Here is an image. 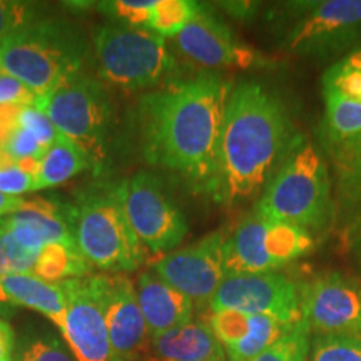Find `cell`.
Instances as JSON below:
<instances>
[{
  "label": "cell",
  "instance_id": "d6986e66",
  "mask_svg": "<svg viewBox=\"0 0 361 361\" xmlns=\"http://www.w3.org/2000/svg\"><path fill=\"white\" fill-rule=\"evenodd\" d=\"M226 351L204 323H188L151 338L142 361H224Z\"/></svg>",
  "mask_w": 361,
  "mask_h": 361
},
{
  "label": "cell",
  "instance_id": "7402d4cb",
  "mask_svg": "<svg viewBox=\"0 0 361 361\" xmlns=\"http://www.w3.org/2000/svg\"><path fill=\"white\" fill-rule=\"evenodd\" d=\"M90 164L92 162L87 152L78 142L59 133L57 139L45 151L40 161L37 176H35V192L64 184L66 180L87 169Z\"/></svg>",
  "mask_w": 361,
  "mask_h": 361
},
{
  "label": "cell",
  "instance_id": "8992f818",
  "mask_svg": "<svg viewBox=\"0 0 361 361\" xmlns=\"http://www.w3.org/2000/svg\"><path fill=\"white\" fill-rule=\"evenodd\" d=\"M69 224L85 261L97 269L130 273L142 264L146 250L130 228L116 186L94 188L69 206Z\"/></svg>",
  "mask_w": 361,
  "mask_h": 361
},
{
  "label": "cell",
  "instance_id": "6da1fadb",
  "mask_svg": "<svg viewBox=\"0 0 361 361\" xmlns=\"http://www.w3.org/2000/svg\"><path fill=\"white\" fill-rule=\"evenodd\" d=\"M231 90V80L224 75L202 72L142 96L137 128L144 159L206 192L216 169Z\"/></svg>",
  "mask_w": 361,
  "mask_h": 361
},
{
  "label": "cell",
  "instance_id": "9a60e30c",
  "mask_svg": "<svg viewBox=\"0 0 361 361\" xmlns=\"http://www.w3.org/2000/svg\"><path fill=\"white\" fill-rule=\"evenodd\" d=\"M226 234H207L183 250L168 252L152 266V273L186 295L194 306H209L228 274L224 252Z\"/></svg>",
  "mask_w": 361,
  "mask_h": 361
},
{
  "label": "cell",
  "instance_id": "60d3db41",
  "mask_svg": "<svg viewBox=\"0 0 361 361\" xmlns=\"http://www.w3.org/2000/svg\"><path fill=\"white\" fill-rule=\"evenodd\" d=\"M16 335L11 324L0 319V361H13Z\"/></svg>",
  "mask_w": 361,
  "mask_h": 361
},
{
  "label": "cell",
  "instance_id": "e0dca14e",
  "mask_svg": "<svg viewBox=\"0 0 361 361\" xmlns=\"http://www.w3.org/2000/svg\"><path fill=\"white\" fill-rule=\"evenodd\" d=\"M106 322L114 361H137L146 355L149 331L135 286L126 274L107 276Z\"/></svg>",
  "mask_w": 361,
  "mask_h": 361
},
{
  "label": "cell",
  "instance_id": "9c48e42d",
  "mask_svg": "<svg viewBox=\"0 0 361 361\" xmlns=\"http://www.w3.org/2000/svg\"><path fill=\"white\" fill-rule=\"evenodd\" d=\"M42 111L59 133L78 142L87 152L90 162L106 157L112 102L101 80L80 72L59 85L45 99Z\"/></svg>",
  "mask_w": 361,
  "mask_h": 361
},
{
  "label": "cell",
  "instance_id": "7bdbcfd3",
  "mask_svg": "<svg viewBox=\"0 0 361 361\" xmlns=\"http://www.w3.org/2000/svg\"><path fill=\"white\" fill-rule=\"evenodd\" d=\"M224 361H228V360H224Z\"/></svg>",
  "mask_w": 361,
  "mask_h": 361
},
{
  "label": "cell",
  "instance_id": "7a4b0ae2",
  "mask_svg": "<svg viewBox=\"0 0 361 361\" xmlns=\"http://www.w3.org/2000/svg\"><path fill=\"white\" fill-rule=\"evenodd\" d=\"M298 137L283 99L259 80H241L229 94L206 194L223 206L255 197Z\"/></svg>",
  "mask_w": 361,
  "mask_h": 361
},
{
  "label": "cell",
  "instance_id": "d4e9b609",
  "mask_svg": "<svg viewBox=\"0 0 361 361\" xmlns=\"http://www.w3.org/2000/svg\"><path fill=\"white\" fill-rule=\"evenodd\" d=\"M293 324H283L268 316H251V331L245 341L224 350L228 361H250L274 345L290 331Z\"/></svg>",
  "mask_w": 361,
  "mask_h": 361
},
{
  "label": "cell",
  "instance_id": "d590c367",
  "mask_svg": "<svg viewBox=\"0 0 361 361\" xmlns=\"http://www.w3.org/2000/svg\"><path fill=\"white\" fill-rule=\"evenodd\" d=\"M4 149L16 159V162L24 159L40 161L44 157L45 151H47V149L40 146L37 139H35L29 130L22 129L20 126L13 130V134L11 135V139H8Z\"/></svg>",
  "mask_w": 361,
  "mask_h": 361
},
{
  "label": "cell",
  "instance_id": "8d00e7d4",
  "mask_svg": "<svg viewBox=\"0 0 361 361\" xmlns=\"http://www.w3.org/2000/svg\"><path fill=\"white\" fill-rule=\"evenodd\" d=\"M0 192L12 197H20V194L35 192V178L17 166H7L0 169Z\"/></svg>",
  "mask_w": 361,
  "mask_h": 361
},
{
  "label": "cell",
  "instance_id": "4dcf8cb0",
  "mask_svg": "<svg viewBox=\"0 0 361 361\" xmlns=\"http://www.w3.org/2000/svg\"><path fill=\"white\" fill-rule=\"evenodd\" d=\"M154 4L156 0H112L99 2L97 8L121 25L146 27Z\"/></svg>",
  "mask_w": 361,
  "mask_h": 361
},
{
  "label": "cell",
  "instance_id": "603a6c76",
  "mask_svg": "<svg viewBox=\"0 0 361 361\" xmlns=\"http://www.w3.org/2000/svg\"><path fill=\"white\" fill-rule=\"evenodd\" d=\"M92 273L78 246L45 245L40 251L32 274L47 283H62L66 279L84 278Z\"/></svg>",
  "mask_w": 361,
  "mask_h": 361
},
{
  "label": "cell",
  "instance_id": "7c38bea8",
  "mask_svg": "<svg viewBox=\"0 0 361 361\" xmlns=\"http://www.w3.org/2000/svg\"><path fill=\"white\" fill-rule=\"evenodd\" d=\"M107 276L89 274L61 283L66 295L62 336L75 361H114L106 322Z\"/></svg>",
  "mask_w": 361,
  "mask_h": 361
},
{
  "label": "cell",
  "instance_id": "f35d334b",
  "mask_svg": "<svg viewBox=\"0 0 361 361\" xmlns=\"http://www.w3.org/2000/svg\"><path fill=\"white\" fill-rule=\"evenodd\" d=\"M20 106H0V147L7 144L13 130L19 128Z\"/></svg>",
  "mask_w": 361,
  "mask_h": 361
},
{
  "label": "cell",
  "instance_id": "5bb4252c",
  "mask_svg": "<svg viewBox=\"0 0 361 361\" xmlns=\"http://www.w3.org/2000/svg\"><path fill=\"white\" fill-rule=\"evenodd\" d=\"M176 51L202 69H251L269 62L238 39L213 7L200 4L196 16L174 37Z\"/></svg>",
  "mask_w": 361,
  "mask_h": 361
},
{
  "label": "cell",
  "instance_id": "f1b7e54d",
  "mask_svg": "<svg viewBox=\"0 0 361 361\" xmlns=\"http://www.w3.org/2000/svg\"><path fill=\"white\" fill-rule=\"evenodd\" d=\"M40 252L29 250L6 226H0V278L32 273Z\"/></svg>",
  "mask_w": 361,
  "mask_h": 361
},
{
  "label": "cell",
  "instance_id": "74e56055",
  "mask_svg": "<svg viewBox=\"0 0 361 361\" xmlns=\"http://www.w3.org/2000/svg\"><path fill=\"white\" fill-rule=\"evenodd\" d=\"M345 245L351 261H353L361 273V206L358 209H355L353 218L350 219V224L346 226Z\"/></svg>",
  "mask_w": 361,
  "mask_h": 361
},
{
  "label": "cell",
  "instance_id": "52a82bcc",
  "mask_svg": "<svg viewBox=\"0 0 361 361\" xmlns=\"http://www.w3.org/2000/svg\"><path fill=\"white\" fill-rule=\"evenodd\" d=\"M94 56L99 75L130 92L154 87L176 74V61L166 39L146 27H97Z\"/></svg>",
  "mask_w": 361,
  "mask_h": 361
},
{
  "label": "cell",
  "instance_id": "44dd1931",
  "mask_svg": "<svg viewBox=\"0 0 361 361\" xmlns=\"http://www.w3.org/2000/svg\"><path fill=\"white\" fill-rule=\"evenodd\" d=\"M7 223L29 226L40 234L45 245L78 246L69 224V207L59 206L47 200H32L24 202L17 213L0 218Z\"/></svg>",
  "mask_w": 361,
  "mask_h": 361
},
{
  "label": "cell",
  "instance_id": "d6a6232c",
  "mask_svg": "<svg viewBox=\"0 0 361 361\" xmlns=\"http://www.w3.org/2000/svg\"><path fill=\"white\" fill-rule=\"evenodd\" d=\"M39 12L37 4L0 0V40L19 27L39 19Z\"/></svg>",
  "mask_w": 361,
  "mask_h": 361
},
{
  "label": "cell",
  "instance_id": "b9f144b4",
  "mask_svg": "<svg viewBox=\"0 0 361 361\" xmlns=\"http://www.w3.org/2000/svg\"><path fill=\"white\" fill-rule=\"evenodd\" d=\"M24 202L25 200H22V197H12L0 192V218H6L8 214L17 213L24 206Z\"/></svg>",
  "mask_w": 361,
  "mask_h": 361
},
{
  "label": "cell",
  "instance_id": "f546056e",
  "mask_svg": "<svg viewBox=\"0 0 361 361\" xmlns=\"http://www.w3.org/2000/svg\"><path fill=\"white\" fill-rule=\"evenodd\" d=\"M209 323L213 335L224 350L233 348L245 341L251 331V314L238 313V311H211Z\"/></svg>",
  "mask_w": 361,
  "mask_h": 361
},
{
  "label": "cell",
  "instance_id": "ab89813d",
  "mask_svg": "<svg viewBox=\"0 0 361 361\" xmlns=\"http://www.w3.org/2000/svg\"><path fill=\"white\" fill-rule=\"evenodd\" d=\"M216 6L236 20H251L258 16L264 4L261 2H218Z\"/></svg>",
  "mask_w": 361,
  "mask_h": 361
},
{
  "label": "cell",
  "instance_id": "277c9868",
  "mask_svg": "<svg viewBox=\"0 0 361 361\" xmlns=\"http://www.w3.org/2000/svg\"><path fill=\"white\" fill-rule=\"evenodd\" d=\"M273 47L295 57L326 61L361 47V0H290L266 7Z\"/></svg>",
  "mask_w": 361,
  "mask_h": 361
},
{
  "label": "cell",
  "instance_id": "ac0fdd59",
  "mask_svg": "<svg viewBox=\"0 0 361 361\" xmlns=\"http://www.w3.org/2000/svg\"><path fill=\"white\" fill-rule=\"evenodd\" d=\"M135 295L151 338L192 322V301L152 271H146L137 278Z\"/></svg>",
  "mask_w": 361,
  "mask_h": 361
},
{
  "label": "cell",
  "instance_id": "30bf717a",
  "mask_svg": "<svg viewBox=\"0 0 361 361\" xmlns=\"http://www.w3.org/2000/svg\"><path fill=\"white\" fill-rule=\"evenodd\" d=\"M116 194L135 236L152 255H168L184 241L186 216L156 174L139 171L116 184Z\"/></svg>",
  "mask_w": 361,
  "mask_h": 361
},
{
  "label": "cell",
  "instance_id": "4fadbf2b",
  "mask_svg": "<svg viewBox=\"0 0 361 361\" xmlns=\"http://www.w3.org/2000/svg\"><path fill=\"white\" fill-rule=\"evenodd\" d=\"M319 144L331 156L361 135V47L338 59L322 78Z\"/></svg>",
  "mask_w": 361,
  "mask_h": 361
},
{
  "label": "cell",
  "instance_id": "ba28073f",
  "mask_svg": "<svg viewBox=\"0 0 361 361\" xmlns=\"http://www.w3.org/2000/svg\"><path fill=\"white\" fill-rule=\"evenodd\" d=\"M313 246V233L251 211L226 234V271L271 273L303 258Z\"/></svg>",
  "mask_w": 361,
  "mask_h": 361
},
{
  "label": "cell",
  "instance_id": "83f0119b",
  "mask_svg": "<svg viewBox=\"0 0 361 361\" xmlns=\"http://www.w3.org/2000/svg\"><path fill=\"white\" fill-rule=\"evenodd\" d=\"M308 361H361V336L318 335L313 336Z\"/></svg>",
  "mask_w": 361,
  "mask_h": 361
},
{
  "label": "cell",
  "instance_id": "4316f807",
  "mask_svg": "<svg viewBox=\"0 0 361 361\" xmlns=\"http://www.w3.org/2000/svg\"><path fill=\"white\" fill-rule=\"evenodd\" d=\"M310 335V329L303 322L293 324L286 335L250 361H308L311 346Z\"/></svg>",
  "mask_w": 361,
  "mask_h": 361
},
{
  "label": "cell",
  "instance_id": "e575fe53",
  "mask_svg": "<svg viewBox=\"0 0 361 361\" xmlns=\"http://www.w3.org/2000/svg\"><path fill=\"white\" fill-rule=\"evenodd\" d=\"M40 97L32 92L24 82L0 71V106L37 107L40 109Z\"/></svg>",
  "mask_w": 361,
  "mask_h": 361
},
{
  "label": "cell",
  "instance_id": "1f68e13d",
  "mask_svg": "<svg viewBox=\"0 0 361 361\" xmlns=\"http://www.w3.org/2000/svg\"><path fill=\"white\" fill-rule=\"evenodd\" d=\"M20 361H74L64 345L51 335H39L22 341Z\"/></svg>",
  "mask_w": 361,
  "mask_h": 361
},
{
  "label": "cell",
  "instance_id": "ffe728a7",
  "mask_svg": "<svg viewBox=\"0 0 361 361\" xmlns=\"http://www.w3.org/2000/svg\"><path fill=\"white\" fill-rule=\"evenodd\" d=\"M0 303L37 311L64 331L67 305L61 283H47L32 273L7 274L0 278Z\"/></svg>",
  "mask_w": 361,
  "mask_h": 361
},
{
  "label": "cell",
  "instance_id": "5b68a950",
  "mask_svg": "<svg viewBox=\"0 0 361 361\" xmlns=\"http://www.w3.org/2000/svg\"><path fill=\"white\" fill-rule=\"evenodd\" d=\"M333 183L323 149L298 137L271 176L255 211L313 233L333 214Z\"/></svg>",
  "mask_w": 361,
  "mask_h": 361
},
{
  "label": "cell",
  "instance_id": "cb8c5ba5",
  "mask_svg": "<svg viewBox=\"0 0 361 361\" xmlns=\"http://www.w3.org/2000/svg\"><path fill=\"white\" fill-rule=\"evenodd\" d=\"M336 179V194L345 209H358L361 206V135L331 156Z\"/></svg>",
  "mask_w": 361,
  "mask_h": 361
},
{
  "label": "cell",
  "instance_id": "8fae6325",
  "mask_svg": "<svg viewBox=\"0 0 361 361\" xmlns=\"http://www.w3.org/2000/svg\"><path fill=\"white\" fill-rule=\"evenodd\" d=\"M209 310L268 316L283 324H296L301 322V284L278 271L226 274L209 301Z\"/></svg>",
  "mask_w": 361,
  "mask_h": 361
},
{
  "label": "cell",
  "instance_id": "484cf974",
  "mask_svg": "<svg viewBox=\"0 0 361 361\" xmlns=\"http://www.w3.org/2000/svg\"><path fill=\"white\" fill-rule=\"evenodd\" d=\"M200 2L192 0H156L146 29L161 37H176L196 16Z\"/></svg>",
  "mask_w": 361,
  "mask_h": 361
},
{
  "label": "cell",
  "instance_id": "836d02e7",
  "mask_svg": "<svg viewBox=\"0 0 361 361\" xmlns=\"http://www.w3.org/2000/svg\"><path fill=\"white\" fill-rule=\"evenodd\" d=\"M19 126L22 129L29 130L37 139L40 146L45 149L51 147L59 135V130L52 121L49 119V116L44 111L37 109V107H22Z\"/></svg>",
  "mask_w": 361,
  "mask_h": 361
},
{
  "label": "cell",
  "instance_id": "2e32d148",
  "mask_svg": "<svg viewBox=\"0 0 361 361\" xmlns=\"http://www.w3.org/2000/svg\"><path fill=\"white\" fill-rule=\"evenodd\" d=\"M301 322L314 336H361V286L338 271L301 284Z\"/></svg>",
  "mask_w": 361,
  "mask_h": 361
},
{
  "label": "cell",
  "instance_id": "3957f363",
  "mask_svg": "<svg viewBox=\"0 0 361 361\" xmlns=\"http://www.w3.org/2000/svg\"><path fill=\"white\" fill-rule=\"evenodd\" d=\"M89 45L78 25L64 19H35L0 40V71L40 97L82 72Z\"/></svg>",
  "mask_w": 361,
  "mask_h": 361
}]
</instances>
